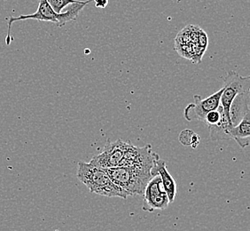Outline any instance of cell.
Wrapping results in <instances>:
<instances>
[{
    "label": "cell",
    "mask_w": 250,
    "mask_h": 231,
    "mask_svg": "<svg viewBox=\"0 0 250 231\" xmlns=\"http://www.w3.org/2000/svg\"><path fill=\"white\" fill-rule=\"evenodd\" d=\"M197 44L202 47V48H207L208 44V39L207 35L203 31V30H200L199 35H198Z\"/></svg>",
    "instance_id": "obj_17"
},
{
    "label": "cell",
    "mask_w": 250,
    "mask_h": 231,
    "mask_svg": "<svg viewBox=\"0 0 250 231\" xmlns=\"http://www.w3.org/2000/svg\"><path fill=\"white\" fill-rule=\"evenodd\" d=\"M143 210L154 212V210H165L169 205L167 193L164 190L161 177L155 175L145 189Z\"/></svg>",
    "instance_id": "obj_7"
},
{
    "label": "cell",
    "mask_w": 250,
    "mask_h": 231,
    "mask_svg": "<svg viewBox=\"0 0 250 231\" xmlns=\"http://www.w3.org/2000/svg\"><path fill=\"white\" fill-rule=\"evenodd\" d=\"M130 141L125 142L121 139L111 142L106 141L103 151L94 156L90 163L102 169L114 168L119 166Z\"/></svg>",
    "instance_id": "obj_5"
},
{
    "label": "cell",
    "mask_w": 250,
    "mask_h": 231,
    "mask_svg": "<svg viewBox=\"0 0 250 231\" xmlns=\"http://www.w3.org/2000/svg\"><path fill=\"white\" fill-rule=\"evenodd\" d=\"M231 139L235 140L242 149H245L250 144V112L244 118L231 129Z\"/></svg>",
    "instance_id": "obj_12"
},
{
    "label": "cell",
    "mask_w": 250,
    "mask_h": 231,
    "mask_svg": "<svg viewBox=\"0 0 250 231\" xmlns=\"http://www.w3.org/2000/svg\"><path fill=\"white\" fill-rule=\"evenodd\" d=\"M113 183L123 188L130 196H143L146 185L157 173L154 168H127L117 166L104 169Z\"/></svg>",
    "instance_id": "obj_2"
},
{
    "label": "cell",
    "mask_w": 250,
    "mask_h": 231,
    "mask_svg": "<svg viewBox=\"0 0 250 231\" xmlns=\"http://www.w3.org/2000/svg\"><path fill=\"white\" fill-rule=\"evenodd\" d=\"M250 91L241 92L233 99L229 110L231 125L236 126L248 113H250Z\"/></svg>",
    "instance_id": "obj_9"
},
{
    "label": "cell",
    "mask_w": 250,
    "mask_h": 231,
    "mask_svg": "<svg viewBox=\"0 0 250 231\" xmlns=\"http://www.w3.org/2000/svg\"><path fill=\"white\" fill-rule=\"evenodd\" d=\"M219 119H220V111L218 107L216 111H212L208 113L205 116L204 122L206 123L208 126H209V125H216Z\"/></svg>",
    "instance_id": "obj_16"
},
{
    "label": "cell",
    "mask_w": 250,
    "mask_h": 231,
    "mask_svg": "<svg viewBox=\"0 0 250 231\" xmlns=\"http://www.w3.org/2000/svg\"><path fill=\"white\" fill-rule=\"evenodd\" d=\"M95 6L98 8H106L109 4V0H93Z\"/></svg>",
    "instance_id": "obj_18"
},
{
    "label": "cell",
    "mask_w": 250,
    "mask_h": 231,
    "mask_svg": "<svg viewBox=\"0 0 250 231\" xmlns=\"http://www.w3.org/2000/svg\"><path fill=\"white\" fill-rule=\"evenodd\" d=\"M158 159H160L159 155L152 151L151 145L146 144L144 147H136L130 142L119 166L127 168L152 170Z\"/></svg>",
    "instance_id": "obj_3"
},
{
    "label": "cell",
    "mask_w": 250,
    "mask_h": 231,
    "mask_svg": "<svg viewBox=\"0 0 250 231\" xmlns=\"http://www.w3.org/2000/svg\"><path fill=\"white\" fill-rule=\"evenodd\" d=\"M250 91V77H241L235 71H229L224 77V87L220 98V105L229 116V110L233 99L238 94ZM230 117V116H229Z\"/></svg>",
    "instance_id": "obj_4"
},
{
    "label": "cell",
    "mask_w": 250,
    "mask_h": 231,
    "mask_svg": "<svg viewBox=\"0 0 250 231\" xmlns=\"http://www.w3.org/2000/svg\"><path fill=\"white\" fill-rule=\"evenodd\" d=\"M77 177L86 186L90 192L103 197L126 199L130 195L118 187L111 180L104 169L98 167L90 162L80 161L77 166Z\"/></svg>",
    "instance_id": "obj_1"
},
{
    "label": "cell",
    "mask_w": 250,
    "mask_h": 231,
    "mask_svg": "<svg viewBox=\"0 0 250 231\" xmlns=\"http://www.w3.org/2000/svg\"><path fill=\"white\" fill-rule=\"evenodd\" d=\"M78 0H48L49 5L56 14H61L67 5L77 3Z\"/></svg>",
    "instance_id": "obj_15"
},
{
    "label": "cell",
    "mask_w": 250,
    "mask_h": 231,
    "mask_svg": "<svg viewBox=\"0 0 250 231\" xmlns=\"http://www.w3.org/2000/svg\"><path fill=\"white\" fill-rule=\"evenodd\" d=\"M91 2H93V0H86V1H79L78 0L77 3L67 5V7L64 8L62 12L60 14L61 19L59 21L57 26L62 27L63 25L66 24L68 22L77 20L78 15L83 9V7L88 4H90Z\"/></svg>",
    "instance_id": "obj_13"
},
{
    "label": "cell",
    "mask_w": 250,
    "mask_h": 231,
    "mask_svg": "<svg viewBox=\"0 0 250 231\" xmlns=\"http://www.w3.org/2000/svg\"><path fill=\"white\" fill-rule=\"evenodd\" d=\"M61 19V15L56 14L51 5H49L48 0H39L38 10L31 15H20L17 17H7L5 18L7 22V32L5 37V44L9 46L11 42L14 40L12 37V25L16 22L26 21V20H38L40 22H50L57 25Z\"/></svg>",
    "instance_id": "obj_8"
},
{
    "label": "cell",
    "mask_w": 250,
    "mask_h": 231,
    "mask_svg": "<svg viewBox=\"0 0 250 231\" xmlns=\"http://www.w3.org/2000/svg\"><path fill=\"white\" fill-rule=\"evenodd\" d=\"M179 141L185 146H191L195 149L200 143V137L192 130H184L179 135Z\"/></svg>",
    "instance_id": "obj_14"
},
{
    "label": "cell",
    "mask_w": 250,
    "mask_h": 231,
    "mask_svg": "<svg viewBox=\"0 0 250 231\" xmlns=\"http://www.w3.org/2000/svg\"><path fill=\"white\" fill-rule=\"evenodd\" d=\"M154 170L161 177L165 192L167 193L169 203H173L178 194V184L173 176L168 172L164 159H158L154 164Z\"/></svg>",
    "instance_id": "obj_10"
},
{
    "label": "cell",
    "mask_w": 250,
    "mask_h": 231,
    "mask_svg": "<svg viewBox=\"0 0 250 231\" xmlns=\"http://www.w3.org/2000/svg\"><path fill=\"white\" fill-rule=\"evenodd\" d=\"M220 111V119L216 125H209V135L212 140H231V129L233 127L231 125V119L228 116L226 115L224 109L221 105H219Z\"/></svg>",
    "instance_id": "obj_11"
},
{
    "label": "cell",
    "mask_w": 250,
    "mask_h": 231,
    "mask_svg": "<svg viewBox=\"0 0 250 231\" xmlns=\"http://www.w3.org/2000/svg\"><path fill=\"white\" fill-rule=\"evenodd\" d=\"M223 88L216 92L211 95L202 99L200 95L193 96V102L186 107L184 111V116L187 120L191 122L193 120H205V116L208 112L216 111L220 105Z\"/></svg>",
    "instance_id": "obj_6"
}]
</instances>
